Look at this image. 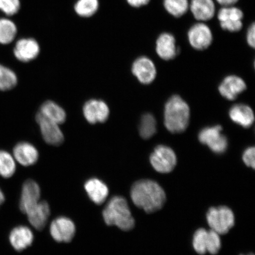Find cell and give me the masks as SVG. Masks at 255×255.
Instances as JSON below:
<instances>
[{"label":"cell","mask_w":255,"mask_h":255,"mask_svg":"<svg viewBox=\"0 0 255 255\" xmlns=\"http://www.w3.org/2000/svg\"><path fill=\"white\" fill-rule=\"evenodd\" d=\"M130 197L136 207L148 213L160 210L166 200L162 188L150 180H141L133 184L130 190Z\"/></svg>","instance_id":"6da1fadb"},{"label":"cell","mask_w":255,"mask_h":255,"mask_svg":"<svg viewBox=\"0 0 255 255\" xmlns=\"http://www.w3.org/2000/svg\"><path fill=\"white\" fill-rule=\"evenodd\" d=\"M190 116L189 105L179 96L173 95L169 99L164 110V125L169 131H185L189 126Z\"/></svg>","instance_id":"7a4b0ae2"},{"label":"cell","mask_w":255,"mask_h":255,"mask_svg":"<svg viewBox=\"0 0 255 255\" xmlns=\"http://www.w3.org/2000/svg\"><path fill=\"white\" fill-rule=\"evenodd\" d=\"M103 217L107 225L116 226L124 231L131 230L135 226L134 219L123 197H113L104 210Z\"/></svg>","instance_id":"3957f363"},{"label":"cell","mask_w":255,"mask_h":255,"mask_svg":"<svg viewBox=\"0 0 255 255\" xmlns=\"http://www.w3.org/2000/svg\"><path fill=\"white\" fill-rule=\"evenodd\" d=\"M206 219L211 230L219 235L227 234L235 225L234 213L226 206L211 207L207 213Z\"/></svg>","instance_id":"277c9868"},{"label":"cell","mask_w":255,"mask_h":255,"mask_svg":"<svg viewBox=\"0 0 255 255\" xmlns=\"http://www.w3.org/2000/svg\"><path fill=\"white\" fill-rule=\"evenodd\" d=\"M222 246L219 235L212 230L207 231L200 228L193 235V247L194 251L199 255H203L207 253L216 255Z\"/></svg>","instance_id":"5b68a950"},{"label":"cell","mask_w":255,"mask_h":255,"mask_svg":"<svg viewBox=\"0 0 255 255\" xmlns=\"http://www.w3.org/2000/svg\"><path fill=\"white\" fill-rule=\"evenodd\" d=\"M149 161L156 171L159 173H169L177 164V157L171 148L159 145L152 153Z\"/></svg>","instance_id":"8992f818"},{"label":"cell","mask_w":255,"mask_h":255,"mask_svg":"<svg viewBox=\"0 0 255 255\" xmlns=\"http://www.w3.org/2000/svg\"><path fill=\"white\" fill-rule=\"evenodd\" d=\"M222 130L223 128L220 126L203 129L199 134L200 142L208 146L216 154H222L228 146L227 138L223 134Z\"/></svg>","instance_id":"52a82bcc"},{"label":"cell","mask_w":255,"mask_h":255,"mask_svg":"<svg viewBox=\"0 0 255 255\" xmlns=\"http://www.w3.org/2000/svg\"><path fill=\"white\" fill-rule=\"evenodd\" d=\"M244 12L235 5L222 7L218 12V18L223 30L235 33L243 28Z\"/></svg>","instance_id":"ba28073f"},{"label":"cell","mask_w":255,"mask_h":255,"mask_svg":"<svg viewBox=\"0 0 255 255\" xmlns=\"http://www.w3.org/2000/svg\"><path fill=\"white\" fill-rule=\"evenodd\" d=\"M191 47L197 50H203L211 45L213 33L209 25L204 22H197L190 28L187 33Z\"/></svg>","instance_id":"9c48e42d"},{"label":"cell","mask_w":255,"mask_h":255,"mask_svg":"<svg viewBox=\"0 0 255 255\" xmlns=\"http://www.w3.org/2000/svg\"><path fill=\"white\" fill-rule=\"evenodd\" d=\"M36 120L40 127L44 141L52 145L62 144L64 141V135L59 124L46 119L39 112L36 114Z\"/></svg>","instance_id":"30bf717a"},{"label":"cell","mask_w":255,"mask_h":255,"mask_svg":"<svg viewBox=\"0 0 255 255\" xmlns=\"http://www.w3.org/2000/svg\"><path fill=\"white\" fill-rule=\"evenodd\" d=\"M40 52L38 41L32 37H23L16 41L14 47V56L21 62H29L37 58Z\"/></svg>","instance_id":"8fae6325"},{"label":"cell","mask_w":255,"mask_h":255,"mask_svg":"<svg viewBox=\"0 0 255 255\" xmlns=\"http://www.w3.org/2000/svg\"><path fill=\"white\" fill-rule=\"evenodd\" d=\"M76 227L72 220L59 217L51 223L50 233L54 240L58 242H71L75 237Z\"/></svg>","instance_id":"7c38bea8"},{"label":"cell","mask_w":255,"mask_h":255,"mask_svg":"<svg viewBox=\"0 0 255 255\" xmlns=\"http://www.w3.org/2000/svg\"><path fill=\"white\" fill-rule=\"evenodd\" d=\"M110 108L104 101L91 100L83 108V113L89 123H104L110 116Z\"/></svg>","instance_id":"4fadbf2b"},{"label":"cell","mask_w":255,"mask_h":255,"mask_svg":"<svg viewBox=\"0 0 255 255\" xmlns=\"http://www.w3.org/2000/svg\"><path fill=\"white\" fill-rule=\"evenodd\" d=\"M133 75L142 84H150L154 81L157 71L152 60L146 57H140L135 60L132 66Z\"/></svg>","instance_id":"5bb4252c"},{"label":"cell","mask_w":255,"mask_h":255,"mask_svg":"<svg viewBox=\"0 0 255 255\" xmlns=\"http://www.w3.org/2000/svg\"><path fill=\"white\" fill-rule=\"evenodd\" d=\"M189 10L197 21L205 23L215 17V0H190Z\"/></svg>","instance_id":"9a60e30c"},{"label":"cell","mask_w":255,"mask_h":255,"mask_svg":"<svg viewBox=\"0 0 255 255\" xmlns=\"http://www.w3.org/2000/svg\"><path fill=\"white\" fill-rule=\"evenodd\" d=\"M40 189L36 182L28 180L23 184L22 188L20 202V208L23 213H26L32 207L39 202Z\"/></svg>","instance_id":"2e32d148"},{"label":"cell","mask_w":255,"mask_h":255,"mask_svg":"<svg viewBox=\"0 0 255 255\" xmlns=\"http://www.w3.org/2000/svg\"><path fill=\"white\" fill-rule=\"evenodd\" d=\"M247 89V85L244 80L237 76H229L226 77L219 87L220 94L226 100H236Z\"/></svg>","instance_id":"e0dca14e"},{"label":"cell","mask_w":255,"mask_h":255,"mask_svg":"<svg viewBox=\"0 0 255 255\" xmlns=\"http://www.w3.org/2000/svg\"><path fill=\"white\" fill-rule=\"evenodd\" d=\"M156 52L163 60L174 59L178 53V50L173 35L169 33L159 35L156 41Z\"/></svg>","instance_id":"ac0fdd59"},{"label":"cell","mask_w":255,"mask_h":255,"mask_svg":"<svg viewBox=\"0 0 255 255\" xmlns=\"http://www.w3.org/2000/svg\"><path fill=\"white\" fill-rule=\"evenodd\" d=\"M14 158L23 166H30L39 159V152L31 143L22 142L17 143L13 149Z\"/></svg>","instance_id":"d6986e66"},{"label":"cell","mask_w":255,"mask_h":255,"mask_svg":"<svg viewBox=\"0 0 255 255\" xmlns=\"http://www.w3.org/2000/svg\"><path fill=\"white\" fill-rule=\"evenodd\" d=\"M50 207L46 202H39L25 213L30 224L37 230L45 227L50 215Z\"/></svg>","instance_id":"ffe728a7"},{"label":"cell","mask_w":255,"mask_h":255,"mask_svg":"<svg viewBox=\"0 0 255 255\" xmlns=\"http://www.w3.org/2000/svg\"><path fill=\"white\" fill-rule=\"evenodd\" d=\"M33 232L27 226H20L13 229L9 235V242L17 251H22L33 243Z\"/></svg>","instance_id":"44dd1931"},{"label":"cell","mask_w":255,"mask_h":255,"mask_svg":"<svg viewBox=\"0 0 255 255\" xmlns=\"http://www.w3.org/2000/svg\"><path fill=\"white\" fill-rule=\"evenodd\" d=\"M86 192L90 199L97 205H102L107 199L109 189L106 184L98 178H91L85 184Z\"/></svg>","instance_id":"7402d4cb"},{"label":"cell","mask_w":255,"mask_h":255,"mask_svg":"<svg viewBox=\"0 0 255 255\" xmlns=\"http://www.w3.org/2000/svg\"><path fill=\"white\" fill-rule=\"evenodd\" d=\"M229 116L234 123L245 128H248L254 123L255 117L253 110L246 105H236L229 111Z\"/></svg>","instance_id":"603a6c76"},{"label":"cell","mask_w":255,"mask_h":255,"mask_svg":"<svg viewBox=\"0 0 255 255\" xmlns=\"http://www.w3.org/2000/svg\"><path fill=\"white\" fill-rule=\"evenodd\" d=\"M39 113L46 119L53 121L59 125L65 123L66 119L65 110L58 104L52 101H47L41 105Z\"/></svg>","instance_id":"cb8c5ba5"},{"label":"cell","mask_w":255,"mask_h":255,"mask_svg":"<svg viewBox=\"0 0 255 255\" xmlns=\"http://www.w3.org/2000/svg\"><path fill=\"white\" fill-rule=\"evenodd\" d=\"M18 33L15 22L9 17L0 18V44L7 45L13 41Z\"/></svg>","instance_id":"d4e9b609"},{"label":"cell","mask_w":255,"mask_h":255,"mask_svg":"<svg viewBox=\"0 0 255 255\" xmlns=\"http://www.w3.org/2000/svg\"><path fill=\"white\" fill-rule=\"evenodd\" d=\"M100 8V0H76L73 10L79 17L89 18L97 13Z\"/></svg>","instance_id":"484cf974"},{"label":"cell","mask_w":255,"mask_h":255,"mask_svg":"<svg viewBox=\"0 0 255 255\" xmlns=\"http://www.w3.org/2000/svg\"><path fill=\"white\" fill-rule=\"evenodd\" d=\"M189 0H163V6L169 14L180 18L189 10Z\"/></svg>","instance_id":"4316f807"},{"label":"cell","mask_w":255,"mask_h":255,"mask_svg":"<svg viewBox=\"0 0 255 255\" xmlns=\"http://www.w3.org/2000/svg\"><path fill=\"white\" fill-rule=\"evenodd\" d=\"M17 77L11 69L0 64V91H8L17 84Z\"/></svg>","instance_id":"83f0119b"},{"label":"cell","mask_w":255,"mask_h":255,"mask_svg":"<svg viewBox=\"0 0 255 255\" xmlns=\"http://www.w3.org/2000/svg\"><path fill=\"white\" fill-rule=\"evenodd\" d=\"M15 169L14 157L7 151L0 150V176L11 177L15 173Z\"/></svg>","instance_id":"f1b7e54d"},{"label":"cell","mask_w":255,"mask_h":255,"mask_svg":"<svg viewBox=\"0 0 255 255\" xmlns=\"http://www.w3.org/2000/svg\"><path fill=\"white\" fill-rule=\"evenodd\" d=\"M139 131L140 135L145 139L151 138L157 132V122L152 114L143 115L140 123Z\"/></svg>","instance_id":"f546056e"},{"label":"cell","mask_w":255,"mask_h":255,"mask_svg":"<svg viewBox=\"0 0 255 255\" xmlns=\"http://www.w3.org/2000/svg\"><path fill=\"white\" fill-rule=\"evenodd\" d=\"M21 7V0H0V11L10 17L18 13Z\"/></svg>","instance_id":"4dcf8cb0"},{"label":"cell","mask_w":255,"mask_h":255,"mask_svg":"<svg viewBox=\"0 0 255 255\" xmlns=\"http://www.w3.org/2000/svg\"><path fill=\"white\" fill-rule=\"evenodd\" d=\"M255 149L254 146L253 147H249L244 152L242 159L245 164L248 167L255 168Z\"/></svg>","instance_id":"1f68e13d"},{"label":"cell","mask_w":255,"mask_h":255,"mask_svg":"<svg viewBox=\"0 0 255 255\" xmlns=\"http://www.w3.org/2000/svg\"><path fill=\"white\" fill-rule=\"evenodd\" d=\"M247 43L251 47H255V24L254 23L250 25L247 31Z\"/></svg>","instance_id":"d6a6232c"},{"label":"cell","mask_w":255,"mask_h":255,"mask_svg":"<svg viewBox=\"0 0 255 255\" xmlns=\"http://www.w3.org/2000/svg\"><path fill=\"white\" fill-rule=\"evenodd\" d=\"M127 4L133 8H141L148 5L151 0H126Z\"/></svg>","instance_id":"836d02e7"},{"label":"cell","mask_w":255,"mask_h":255,"mask_svg":"<svg viewBox=\"0 0 255 255\" xmlns=\"http://www.w3.org/2000/svg\"><path fill=\"white\" fill-rule=\"evenodd\" d=\"M222 7L226 6L235 5L239 1V0H215Z\"/></svg>","instance_id":"e575fe53"},{"label":"cell","mask_w":255,"mask_h":255,"mask_svg":"<svg viewBox=\"0 0 255 255\" xmlns=\"http://www.w3.org/2000/svg\"><path fill=\"white\" fill-rule=\"evenodd\" d=\"M5 200V196L4 194H3L2 191L1 189H0V206L2 205L3 202H4Z\"/></svg>","instance_id":"d590c367"},{"label":"cell","mask_w":255,"mask_h":255,"mask_svg":"<svg viewBox=\"0 0 255 255\" xmlns=\"http://www.w3.org/2000/svg\"><path fill=\"white\" fill-rule=\"evenodd\" d=\"M248 255H254V254H249Z\"/></svg>","instance_id":"8d00e7d4"}]
</instances>
